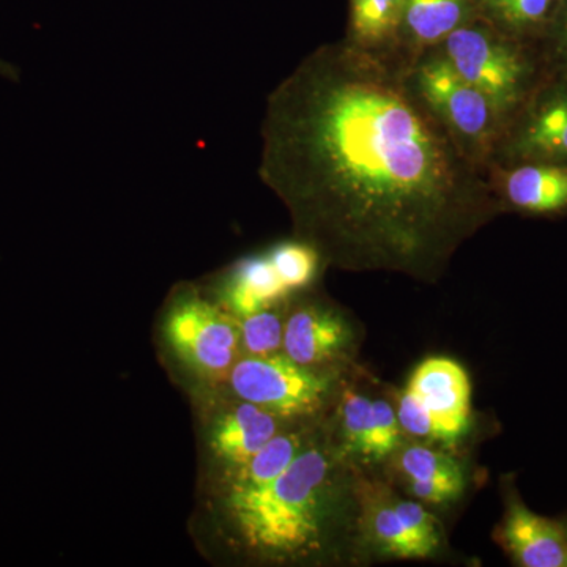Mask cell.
<instances>
[{
  "label": "cell",
  "instance_id": "6da1fadb",
  "mask_svg": "<svg viewBox=\"0 0 567 567\" xmlns=\"http://www.w3.org/2000/svg\"><path fill=\"white\" fill-rule=\"evenodd\" d=\"M260 181L324 264L436 281L502 215L487 171L413 91L409 71L322 44L268 95Z\"/></svg>",
  "mask_w": 567,
  "mask_h": 567
},
{
  "label": "cell",
  "instance_id": "7a4b0ae2",
  "mask_svg": "<svg viewBox=\"0 0 567 567\" xmlns=\"http://www.w3.org/2000/svg\"><path fill=\"white\" fill-rule=\"evenodd\" d=\"M336 476L338 456L316 434L268 486L197 495L189 532L212 563L303 561L327 540Z\"/></svg>",
  "mask_w": 567,
  "mask_h": 567
},
{
  "label": "cell",
  "instance_id": "3957f363",
  "mask_svg": "<svg viewBox=\"0 0 567 567\" xmlns=\"http://www.w3.org/2000/svg\"><path fill=\"white\" fill-rule=\"evenodd\" d=\"M159 357L189 399L221 390L240 352L238 320L200 282L173 287L156 323Z\"/></svg>",
  "mask_w": 567,
  "mask_h": 567
},
{
  "label": "cell",
  "instance_id": "277c9868",
  "mask_svg": "<svg viewBox=\"0 0 567 567\" xmlns=\"http://www.w3.org/2000/svg\"><path fill=\"white\" fill-rule=\"evenodd\" d=\"M435 50L495 104L505 123L548 71L540 47L513 39L481 18L451 33Z\"/></svg>",
  "mask_w": 567,
  "mask_h": 567
},
{
  "label": "cell",
  "instance_id": "5b68a950",
  "mask_svg": "<svg viewBox=\"0 0 567 567\" xmlns=\"http://www.w3.org/2000/svg\"><path fill=\"white\" fill-rule=\"evenodd\" d=\"M189 401L196 416L199 453L197 492L219 486L276 434L293 424L224 390Z\"/></svg>",
  "mask_w": 567,
  "mask_h": 567
},
{
  "label": "cell",
  "instance_id": "8992f818",
  "mask_svg": "<svg viewBox=\"0 0 567 567\" xmlns=\"http://www.w3.org/2000/svg\"><path fill=\"white\" fill-rule=\"evenodd\" d=\"M409 81L436 121L472 162L487 171L505 118L495 104L432 50L409 70Z\"/></svg>",
  "mask_w": 567,
  "mask_h": 567
},
{
  "label": "cell",
  "instance_id": "52a82bcc",
  "mask_svg": "<svg viewBox=\"0 0 567 567\" xmlns=\"http://www.w3.org/2000/svg\"><path fill=\"white\" fill-rule=\"evenodd\" d=\"M333 388L327 371L305 368L281 352L238 358L221 390L289 423H309L327 406Z\"/></svg>",
  "mask_w": 567,
  "mask_h": 567
},
{
  "label": "cell",
  "instance_id": "ba28073f",
  "mask_svg": "<svg viewBox=\"0 0 567 567\" xmlns=\"http://www.w3.org/2000/svg\"><path fill=\"white\" fill-rule=\"evenodd\" d=\"M567 164V74L547 71L503 126L488 166Z\"/></svg>",
  "mask_w": 567,
  "mask_h": 567
},
{
  "label": "cell",
  "instance_id": "9c48e42d",
  "mask_svg": "<svg viewBox=\"0 0 567 567\" xmlns=\"http://www.w3.org/2000/svg\"><path fill=\"white\" fill-rule=\"evenodd\" d=\"M352 331L331 306L317 300H289L282 353L305 368L324 371L344 354Z\"/></svg>",
  "mask_w": 567,
  "mask_h": 567
},
{
  "label": "cell",
  "instance_id": "30bf717a",
  "mask_svg": "<svg viewBox=\"0 0 567 567\" xmlns=\"http://www.w3.org/2000/svg\"><path fill=\"white\" fill-rule=\"evenodd\" d=\"M420 399L432 421L436 442L453 445L468 432L470 380L465 369L450 358H427L417 364L406 386Z\"/></svg>",
  "mask_w": 567,
  "mask_h": 567
},
{
  "label": "cell",
  "instance_id": "8fae6325",
  "mask_svg": "<svg viewBox=\"0 0 567 567\" xmlns=\"http://www.w3.org/2000/svg\"><path fill=\"white\" fill-rule=\"evenodd\" d=\"M200 284L237 320L286 303L293 295L284 286L267 251L240 257Z\"/></svg>",
  "mask_w": 567,
  "mask_h": 567
},
{
  "label": "cell",
  "instance_id": "7c38bea8",
  "mask_svg": "<svg viewBox=\"0 0 567 567\" xmlns=\"http://www.w3.org/2000/svg\"><path fill=\"white\" fill-rule=\"evenodd\" d=\"M487 175L503 212L532 216H559L567 213V164L488 166Z\"/></svg>",
  "mask_w": 567,
  "mask_h": 567
},
{
  "label": "cell",
  "instance_id": "4fadbf2b",
  "mask_svg": "<svg viewBox=\"0 0 567 567\" xmlns=\"http://www.w3.org/2000/svg\"><path fill=\"white\" fill-rule=\"evenodd\" d=\"M498 540L514 565L522 567H567V543L561 520L543 517L529 509L517 492L506 495V511Z\"/></svg>",
  "mask_w": 567,
  "mask_h": 567
},
{
  "label": "cell",
  "instance_id": "5bb4252c",
  "mask_svg": "<svg viewBox=\"0 0 567 567\" xmlns=\"http://www.w3.org/2000/svg\"><path fill=\"white\" fill-rule=\"evenodd\" d=\"M473 0H404L401 54L405 70L425 52L435 50L462 25L476 20Z\"/></svg>",
  "mask_w": 567,
  "mask_h": 567
},
{
  "label": "cell",
  "instance_id": "9a60e30c",
  "mask_svg": "<svg viewBox=\"0 0 567 567\" xmlns=\"http://www.w3.org/2000/svg\"><path fill=\"white\" fill-rule=\"evenodd\" d=\"M402 7L404 0H349L342 41L372 61L405 70L401 54Z\"/></svg>",
  "mask_w": 567,
  "mask_h": 567
},
{
  "label": "cell",
  "instance_id": "2e32d148",
  "mask_svg": "<svg viewBox=\"0 0 567 567\" xmlns=\"http://www.w3.org/2000/svg\"><path fill=\"white\" fill-rule=\"evenodd\" d=\"M311 423V421H309ZM309 423H293L282 429L270 442L260 447L256 454L233 476L223 481L210 491L197 492V495L219 494V492H245L262 488L282 475L295 457L315 439L317 431Z\"/></svg>",
  "mask_w": 567,
  "mask_h": 567
},
{
  "label": "cell",
  "instance_id": "e0dca14e",
  "mask_svg": "<svg viewBox=\"0 0 567 567\" xmlns=\"http://www.w3.org/2000/svg\"><path fill=\"white\" fill-rule=\"evenodd\" d=\"M477 18L499 32L540 47L563 0H473Z\"/></svg>",
  "mask_w": 567,
  "mask_h": 567
},
{
  "label": "cell",
  "instance_id": "ac0fdd59",
  "mask_svg": "<svg viewBox=\"0 0 567 567\" xmlns=\"http://www.w3.org/2000/svg\"><path fill=\"white\" fill-rule=\"evenodd\" d=\"M279 278L290 293L303 292L315 284L324 260L322 254L308 241L293 237L290 240L278 241L267 249Z\"/></svg>",
  "mask_w": 567,
  "mask_h": 567
},
{
  "label": "cell",
  "instance_id": "d6986e66",
  "mask_svg": "<svg viewBox=\"0 0 567 567\" xmlns=\"http://www.w3.org/2000/svg\"><path fill=\"white\" fill-rule=\"evenodd\" d=\"M369 532L383 554L395 558H421L394 507V496H377L369 507Z\"/></svg>",
  "mask_w": 567,
  "mask_h": 567
},
{
  "label": "cell",
  "instance_id": "ffe728a7",
  "mask_svg": "<svg viewBox=\"0 0 567 567\" xmlns=\"http://www.w3.org/2000/svg\"><path fill=\"white\" fill-rule=\"evenodd\" d=\"M287 303L289 301L238 320L241 357H268L282 352Z\"/></svg>",
  "mask_w": 567,
  "mask_h": 567
},
{
  "label": "cell",
  "instance_id": "44dd1931",
  "mask_svg": "<svg viewBox=\"0 0 567 567\" xmlns=\"http://www.w3.org/2000/svg\"><path fill=\"white\" fill-rule=\"evenodd\" d=\"M398 470L409 481L462 480L461 464L442 451L425 446H410L398 456Z\"/></svg>",
  "mask_w": 567,
  "mask_h": 567
},
{
  "label": "cell",
  "instance_id": "7402d4cb",
  "mask_svg": "<svg viewBox=\"0 0 567 567\" xmlns=\"http://www.w3.org/2000/svg\"><path fill=\"white\" fill-rule=\"evenodd\" d=\"M394 507L406 532L412 536L413 543L416 544L421 558L431 557L434 551L439 550L440 543H442V529H440L439 520L427 513L423 505L394 496Z\"/></svg>",
  "mask_w": 567,
  "mask_h": 567
},
{
  "label": "cell",
  "instance_id": "603a6c76",
  "mask_svg": "<svg viewBox=\"0 0 567 567\" xmlns=\"http://www.w3.org/2000/svg\"><path fill=\"white\" fill-rule=\"evenodd\" d=\"M372 401L368 395L347 393L341 406V431L347 450L368 456L371 434Z\"/></svg>",
  "mask_w": 567,
  "mask_h": 567
},
{
  "label": "cell",
  "instance_id": "cb8c5ba5",
  "mask_svg": "<svg viewBox=\"0 0 567 567\" xmlns=\"http://www.w3.org/2000/svg\"><path fill=\"white\" fill-rule=\"evenodd\" d=\"M401 424L398 413L383 399L372 401L371 434H369L368 458L382 461L394 453L401 442Z\"/></svg>",
  "mask_w": 567,
  "mask_h": 567
},
{
  "label": "cell",
  "instance_id": "d4e9b609",
  "mask_svg": "<svg viewBox=\"0 0 567 567\" xmlns=\"http://www.w3.org/2000/svg\"><path fill=\"white\" fill-rule=\"evenodd\" d=\"M395 413H398L402 431H405L406 434L425 440V442H436L434 421L425 406L421 404L420 399L409 388H405L399 395Z\"/></svg>",
  "mask_w": 567,
  "mask_h": 567
},
{
  "label": "cell",
  "instance_id": "484cf974",
  "mask_svg": "<svg viewBox=\"0 0 567 567\" xmlns=\"http://www.w3.org/2000/svg\"><path fill=\"white\" fill-rule=\"evenodd\" d=\"M544 61L548 71L567 74V0H563L554 24L548 29L546 39L540 43Z\"/></svg>",
  "mask_w": 567,
  "mask_h": 567
},
{
  "label": "cell",
  "instance_id": "4316f807",
  "mask_svg": "<svg viewBox=\"0 0 567 567\" xmlns=\"http://www.w3.org/2000/svg\"><path fill=\"white\" fill-rule=\"evenodd\" d=\"M410 494L420 502L429 505H446L462 495L465 488V477L462 480L409 481Z\"/></svg>",
  "mask_w": 567,
  "mask_h": 567
},
{
  "label": "cell",
  "instance_id": "83f0119b",
  "mask_svg": "<svg viewBox=\"0 0 567 567\" xmlns=\"http://www.w3.org/2000/svg\"><path fill=\"white\" fill-rule=\"evenodd\" d=\"M0 78L11 82H20L21 73L13 63L3 61V59L0 58Z\"/></svg>",
  "mask_w": 567,
  "mask_h": 567
},
{
  "label": "cell",
  "instance_id": "f1b7e54d",
  "mask_svg": "<svg viewBox=\"0 0 567 567\" xmlns=\"http://www.w3.org/2000/svg\"><path fill=\"white\" fill-rule=\"evenodd\" d=\"M563 528H565V535H566V543H567V518L565 520H561Z\"/></svg>",
  "mask_w": 567,
  "mask_h": 567
}]
</instances>
